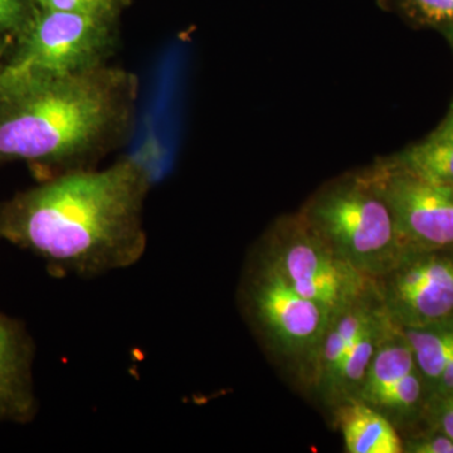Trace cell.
Instances as JSON below:
<instances>
[{
    "label": "cell",
    "instance_id": "cell-1",
    "mask_svg": "<svg viewBox=\"0 0 453 453\" xmlns=\"http://www.w3.org/2000/svg\"><path fill=\"white\" fill-rule=\"evenodd\" d=\"M153 170L135 157L73 169L0 205V243L32 252L57 275L82 279L138 264Z\"/></svg>",
    "mask_w": 453,
    "mask_h": 453
},
{
    "label": "cell",
    "instance_id": "cell-2",
    "mask_svg": "<svg viewBox=\"0 0 453 453\" xmlns=\"http://www.w3.org/2000/svg\"><path fill=\"white\" fill-rule=\"evenodd\" d=\"M133 74L101 65L53 79L0 85V160L71 164L129 124Z\"/></svg>",
    "mask_w": 453,
    "mask_h": 453
},
{
    "label": "cell",
    "instance_id": "cell-3",
    "mask_svg": "<svg viewBox=\"0 0 453 453\" xmlns=\"http://www.w3.org/2000/svg\"><path fill=\"white\" fill-rule=\"evenodd\" d=\"M299 213L335 255L371 279L403 257L392 211L368 169L325 184Z\"/></svg>",
    "mask_w": 453,
    "mask_h": 453
},
{
    "label": "cell",
    "instance_id": "cell-4",
    "mask_svg": "<svg viewBox=\"0 0 453 453\" xmlns=\"http://www.w3.org/2000/svg\"><path fill=\"white\" fill-rule=\"evenodd\" d=\"M266 256L292 288L334 316L377 294V280L335 255L300 213L277 220L262 244Z\"/></svg>",
    "mask_w": 453,
    "mask_h": 453
},
{
    "label": "cell",
    "instance_id": "cell-5",
    "mask_svg": "<svg viewBox=\"0 0 453 453\" xmlns=\"http://www.w3.org/2000/svg\"><path fill=\"white\" fill-rule=\"evenodd\" d=\"M19 35V49L0 70V85L67 76L103 65L111 43V18L41 8Z\"/></svg>",
    "mask_w": 453,
    "mask_h": 453
},
{
    "label": "cell",
    "instance_id": "cell-6",
    "mask_svg": "<svg viewBox=\"0 0 453 453\" xmlns=\"http://www.w3.org/2000/svg\"><path fill=\"white\" fill-rule=\"evenodd\" d=\"M242 288L247 318L280 356L310 372L333 316L290 285L275 265L257 253Z\"/></svg>",
    "mask_w": 453,
    "mask_h": 453
},
{
    "label": "cell",
    "instance_id": "cell-7",
    "mask_svg": "<svg viewBox=\"0 0 453 453\" xmlns=\"http://www.w3.org/2000/svg\"><path fill=\"white\" fill-rule=\"evenodd\" d=\"M366 169L388 203L404 253L452 251V192L429 183L393 157Z\"/></svg>",
    "mask_w": 453,
    "mask_h": 453
},
{
    "label": "cell",
    "instance_id": "cell-8",
    "mask_svg": "<svg viewBox=\"0 0 453 453\" xmlns=\"http://www.w3.org/2000/svg\"><path fill=\"white\" fill-rule=\"evenodd\" d=\"M384 311L401 329H422L453 318V252H405L377 280Z\"/></svg>",
    "mask_w": 453,
    "mask_h": 453
},
{
    "label": "cell",
    "instance_id": "cell-9",
    "mask_svg": "<svg viewBox=\"0 0 453 453\" xmlns=\"http://www.w3.org/2000/svg\"><path fill=\"white\" fill-rule=\"evenodd\" d=\"M35 357L26 325L0 312V423L27 425L37 416Z\"/></svg>",
    "mask_w": 453,
    "mask_h": 453
},
{
    "label": "cell",
    "instance_id": "cell-10",
    "mask_svg": "<svg viewBox=\"0 0 453 453\" xmlns=\"http://www.w3.org/2000/svg\"><path fill=\"white\" fill-rule=\"evenodd\" d=\"M380 306V295L360 301L339 315L334 316L319 347L309 372L310 381L320 395L326 398L345 357Z\"/></svg>",
    "mask_w": 453,
    "mask_h": 453
},
{
    "label": "cell",
    "instance_id": "cell-11",
    "mask_svg": "<svg viewBox=\"0 0 453 453\" xmlns=\"http://www.w3.org/2000/svg\"><path fill=\"white\" fill-rule=\"evenodd\" d=\"M336 421L349 453H402L398 428L371 405L349 399L336 405Z\"/></svg>",
    "mask_w": 453,
    "mask_h": 453
},
{
    "label": "cell",
    "instance_id": "cell-12",
    "mask_svg": "<svg viewBox=\"0 0 453 453\" xmlns=\"http://www.w3.org/2000/svg\"><path fill=\"white\" fill-rule=\"evenodd\" d=\"M395 325L380 303V308L357 335L356 342L340 366L332 389L325 398L327 404L335 408L342 402L356 398L380 342Z\"/></svg>",
    "mask_w": 453,
    "mask_h": 453
},
{
    "label": "cell",
    "instance_id": "cell-13",
    "mask_svg": "<svg viewBox=\"0 0 453 453\" xmlns=\"http://www.w3.org/2000/svg\"><path fill=\"white\" fill-rule=\"evenodd\" d=\"M417 368L413 351L396 325L380 342L356 398L377 408L405 375Z\"/></svg>",
    "mask_w": 453,
    "mask_h": 453
},
{
    "label": "cell",
    "instance_id": "cell-14",
    "mask_svg": "<svg viewBox=\"0 0 453 453\" xmlns=\"http://www.w3.org/2000/svg\"><path fill=\"white\" fill-rule=\"evenodd\" d=\"M392 157L429 183L453 193V115L449 112L427 138Z\"/></svg>",
    "mask_w": 453,
    "mask_h": 453
},
{
    "label": "cell",
    "instance_id": "cell-15",
    "mask_svg": "<svg viewBox=\"0 0 453 453\" xmlns=\"http://www.w3.org/2000/svg\"><path fill=\"white\" fill-rule=\"evenodd\" d=\"M381 11L417 29L453 31V0H377Z\"/></svg>",
    "mask_w": 453,
    "mask_h": 453
},
{
    "label": "cell",
    "instance_id": "cell-16",
    "mask_svg": "<svg viewBox=\"0 0 453 453\" xmlns=\"http://www.w3.org/2000/svg\"><path fill=\"white\" fill-rule=\"evenodd\" d=\"M421 417L428 423V429L453 440V390L428 395Z\"/></svg>",
    "mask_w": 453,
    "mask_h": 453
},
{
    "label": "cell",
    "instance_id": "cell-17",
    "mask_svg": "<svg viewBox=\"0 0 453 453\" xmlns=\"http://www.w3.org/2000/svg\"><path fill=\"white\" fill-rule=\"evenodd\" d=\"M41 8L81 14H110L112 0H35Z\"/></svg>",
    "mask_w": 453,
    "mask_h": 453
},
{
    "label": "cell",
    "instance_id": "cell-18",
    "mask_svg": "<svg viewBox=\"0 0 453 453\" xmlns=\"http://www.w3.org/2000/svg\"><path fill=\"white\" fill-rule=\"evenodd\" d=\"M408 453H453V440L440 432L428 429L426 434L403 441Z\"/></svg>",
    "mask_w": 453,
    "mask_h": 453
},
{
    "label": "cell",
    "instance_id": "cell-19",
    "mask_svg": "<svg viewBox=\"0 0 453 453\" xmlns=\"http://www.w3.org/2000/svg\"><path fill=\"white\" fill-rule=\"evenodd\" d=\"M29 17L23 0H0V29L20 33Z\"/></svg>",
    "mask_w": 453,
    "mask_h": 453
},
{
    "label": "cell",
    "instance_id": "cell-20",
    "mask_svg": "<svg viewBox=\"0 0 453 453\" xmlns=\"http://www.w3.org/2000/svg\"><path fill=\"white\" fill-rule=\"evenodd\" d=\"M443 37H445L447 42H449V46H451L452 52H453V31L443 33ZM449 113H451V115H453V103H452L451 110H449Z\"/></svg>",
    "mask_w": 453,
    "mask_h": 453
},
{
    "label": "cell",
    "instance_id": "cell-21",
    "mask_svg": "<svg viewBox=\"0 0 453 453\" xmlns=\"http://www.w3.org/2000/svg\"><path fill=\"white\" fill-rule=\"evenodd\" d=\"M452 320H453V318H452Z\"/></svg>",
    "mask_w": 453,
    "mask_h": 453
}]
</instances>
